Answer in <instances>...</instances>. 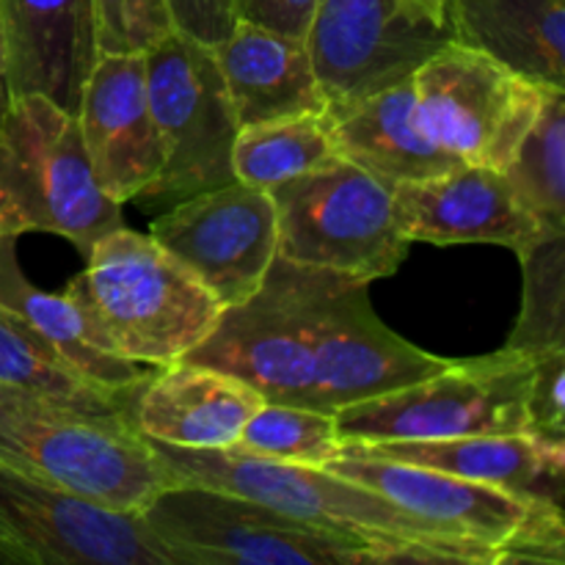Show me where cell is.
<instances>
[{
  "mask_svg": "<svg viewBox=\"0 0 565 565\" xmlns=\"http://www.w3.org/2000/svg\"><path fill=\"white\" fill-rule=\"evenodd\" d=\"M180 362L237 375L265 403L340 412L439 373L450 359L397 337L370 303V281L276 257L263 287L226 307Z\"/></svg>",
  "mask_w": 565,
  "mask_h": 565,
  "instance_id": "1",
  "label": "cell"
},
{
  "mask_svg": "<svg viewBox=\"0 0 565 565\" xmlns=\"http://www.w3.org/2000/svg\"><path fill=\"white\" fill-rule=\"evenodd\" d=\"M169 472L171 486H204L248 497L287 513L309 527L353 539L370 546L375 565H392V552L403 544H423L447 552L452 563L497 565V546L430 524L403 511L379 491L326 469L265 461L230 450H196L147 439Z\"/></svg>",
  "mask_w": 565,
  "mask_h": 565,
  "instance_id": "2",
  "label": "cell"
},
{
  "mask_svg": "<svg viewBox=\"0 0 565 565\" xmlns=\"http://www.w3.org/2000/svg\"><path fill=\"white\" fill-rule=\"evenodd\" d=\"M64 296L86 315L103 351L166 367L204 342L224 307L152 235L127 226L99 237Z\"/></svg>",
  "mask_w": 565,
  "mask_h": 565,
  "instance_id": "3",
  "label": "cell"
},
{
  "mask_svg": "<svg viewBox=\"0 0 565 565\" xmlns=\"http://www.w3.org/2000/svg\"><path fill=\"white\" fill-rule=\"evenodd\" d=\"M0 467L121 513H141L171 486L130 417H94L9 384H0Z\"/></svg>",
  "mask_w": 565,
  "mask_h": 565,
  "instance_id": "4",
  "label": "cell"
},
{
  "mask_svg": "<svg viewBox=\"0 0 565 565\" xmlns=\"http://www.w3.org/2000/svg\"><path fill=\"white\" fill-rule=\"evenodd\" d=\"M119 226L121 204L99 188L75 116L42 94L14 97L0 125V235L50 232L86 257Z\"/></svg>",
  "mask_w": 565,
  "mask_h": 565,
  "instance_id": "5",
  "label": "cell"
},
{
  "mask_svg": "<svg viewBox=\"0 0 565 565\" xmlns=\"http://www.w3.org/2000/svg\"><path fill=\"white\" fill-rule=\"evenodd\" d=\"M535 356L497 351L334 412L342 445L428 441L475 434H530Z\"/></svg>",
  "mask_w": 565,
  "mask_h": 565,
  "instance_id": "6",
  "label": "cell"
},
{
  "mask_svg": "<svg viewBox=\"0 0 565 565\" xmlns=\"http://www.w3.org/2000/svg\"><path fill=\"white\" fill-rule=\"evenodd\" d=\"M268 193L281 259L364 281L392 276L406 259L412 241L397 226L392 188L340 154Z\"/></svg>",
  "mask_w": 565,
  "mask_h": 565,
  "instance_id": "7",
  "label": "cell"
},
{
  "mask_svg": "<svg viewBox=\"0 0 565 565\" xmlns=\"http://www.w3.org/2000/svg\"><path fill=\"white\" fill-rule=\"evenodd\" d=\"M138 516L177 565H375L359 541L204 486H169Z\"/></svg>",
  "mask_w": 565,
  "mask_h": 565,
  "instance_id": "8",
  "label": "cell"
},
{
  "mask_svg": "<svg viewBox=\"0 0 565 565\" xmlns=\"http://www.w3.org/2000/svg\"><path fill=\"white\" fill-rule=\"evenodd\" d=\"M143 58L149 108L163 141V169L136 202L169 210L193 193L235 182L232 147L241 121L213 47L171 31Z\"/></svg>",
  "mask_w": 565,
  "mask_h": 565,
  "instance_id": "9",
  "label": "cell"
},
{
  "mask_svg": "<svg viewBox=\"0 0 565 565\" xmlns=\"http://www.w3.org/2000/svg\"><path fill=\"white\" fill-rule=\"evenodd\" d=\"M425 132L461 163L502 171L533 125L546 86L447 39L412 72Z\"/></svg>",
  "mask_w": 565,
  "mask_h": 565,
  "instance_id": "10",
  "label": "cell"
},
{
  "mask_svg": "<svg viewBox=\"0 0 565 565\" xmlns=\"http://www.w3.org/2000/svg\"><path fill=\"white\" fill-rule=\"evenodd\" d=\"M6 565H177L138 513L108 511L0 467Z\"/></svg>",
  "mask_w": 565,
  "mask_h": 565,
  "instance_id": "11",
  "label": "cell"
},
{
  "mask_svg": "<svg viewBox=\"0 0 565 565\" xmlns=\"http://www.w3.org/2000/svg\"><path fill=\"white\" fill-rule=\"evenodd\" d=\"M149 235L224 309L246 303L279 257L274 199L237 180L171 204L152 221Z\"/></svg>",
  "mask_w": 565,
  "mask_h": 565,
  "instance_id": "12",
  "label": "cell"
},
{
  "mask_svg": "<svg viewBox=\"0 0 565 565\" xmlns=\"http://www.w3.org/2000/svg\"><path fill=\"white\" fill-rule=\"evenodd\" d=\"M447 39L408 20L397 0H318L307 50L326 103L337 105L408 77Z\"/></svg>",
  "mask_w": 565,
  "mask_h": 565,
  "instance_id": "13",
  "label": "cell"
},
{
  "mask_svg": "<svg viewBox=\"0 0 565 565\" xmlns=\"http://www.w3.org/2000/svg\"><path fill=\"white\" fill-rule=\"evenodd\" d=\"M75 119L94 177L114 202H130L158 180L163 141L149 108L143 53H99Z\"/></svg>",
  "mask_w": 565,
  "mask_h": 565,
  "instance_id": "14",
  "label": "cell"
},
{
  "mask_svg": "<svg viewBox=\"0 0 565 565\" xmlns=\"http://www.w3.org/2000/svg\"><path fill=\"white\" fill-rule=\"evenodd\" d=\"M392 204L412 243H494L519 254L546 232L513 196L505 174L480 163L401 182L392 188Z\"/></svg>",
  "mask_w": 565,
  "mask_h": 565,
  "instance_id": "15",
  "label": "cell"
},
{
  "mask_svg": "<svg viewBox=\"0 0 565 565\" xmlns=\"http://www.w3.org/2000/svg\"><path fill=\"white\" fill-rule=\"evenodd\" d=\"M326 472L353 480L364 489L401 505L430 524L483 541L500 550L527 519L535 502H524L494 486L475 483L441 469L392 461L342 447L340 456L323 463Z\"/></svg>",
  "mask_w": 565,
  "mask_h": 565,
  "instance_id": "16",
  "label": "cell"
},
{
  "mask_svg": "<svg viewBox=\"0 0 565 565\" xmlns=\"http://www.w3.org/2000/svg\"><path fill=\"white\" fill-rule=\"evenodd\" d=\"M11 97L42 94L77 116L97 61L94 0H0Z\"/></svg>",
  "mask_w": 565,
  "mask_h": 565,
  "instance_id": "17",
  "label": "cell"
},
{
  "mask_svg": "<svg viewBox=\"0 0 565 565\" xmlns=\"http://www.w3.org/2000/svg\"><path fill=\"white\" fill-rule=\"evenodd\" d=\"M263 403V395L237 375L207 364L174 362L138 386L130 419L147 439L224 450Z\"/></svg>",
  "mask_w": 565,
  "mask_h": 565,
  "instance_id": "18",
  "label": "cell"
},
{
  "mask_svg": "<svg viewBox=\"0 0 565 565\" xmlns=\"http://www.w3.org/2000/svg\"><path fill=\"white\" fill-rule=\"evenodd\" d=\"M340 158L373 174L386 188L441 174L461 160L425 132L412 75L364 97L326 108Z\"/></svg>",
  "mask_w": 565,
  "mask_h": 565,
  "instance_id": "19",
  "label": "cell"
},
{
  "mask_svg": "<svg viewBox=\"0 0 565 565\" xmlns=\"http://www.w3.org/2000/svg\"><path fill=\"white\" fill-rule=\"evenodd\" d=\"M345 450L441 469L475 483L494 486L524 502L563 505L565 445L533 434H475L428 441H373Z\"/></svg>",
  "mask_w": 565,
  "mask_h": 565,
  "instance_id": "20",
  "label": "cell"
},
{
  "mask_svg": "<svg viewBox=\"0 0 565 565\" xmlns=\"http://www.w3.org/2000/svg\"><path fill=\"white\" fill-rule=\"evenodd\" d=\"M241 125L323 114L329 108L307 42L252 22H235L213 47Z\"/></svg>",
  "mask_w": 565,
  "mask_h": 565,
  "instance_id": "21",
  "label": "cell"
},
{
  "mask_svg": "<svg viewBox=\"0 0 565 565\" xmlns=\"http://www.w3.org/2000/svg\"><path fill=\"white\" fill-rule=\"evenodd\" d=\"M447 31L522 81L565 88V0H447Z\"/></svg>",
  "mask_w": 565,
  "mask_h": 565,
  "instance_id": "22",
  "label": "cell"
},
{
  "mask_svg": "<svg viewBox=\"0 0 565 565\" xmlns=\"http://www.w3.org/2000/svg\"><path fill=\"white\" fill-rule=\"evenodd\" d=\"M0 307L22 320L33 334L53 345L72 367L88 381L116 395H132L149 370L130 359L110 356L103 351L97 334L86 315L64 296V292H44L28 281L17 259V237L0 235Z\"/></svg>",
  "mask_w": 565,
  "mask_h": 565,
  "instance_id": "23",
  "label": "cell"
},
{
  "mask_svg": "<svg viewBox=\"0 0 565 565\" xmlns=\"http://www.w3.org/2000/svg\"><path fill=\"white\" fill-rule=\"evenodd\" d=\"M0 384L36 392L94 417H130L132 395H116L77 373L53 345L0 307Z\"/></svg>",
  "mask_w": 565,
  "mask_h": 565,
  "instance_id": "24",
  "label": "cell"
},
{
  "mask_svg": "<svg viewBox=\"0 0 565 565\" xmlns=\"http://www.w3.org/2000/svg\"><path fill=\"white\" fill-rule=\"evenodd\" d=\"M502 174L546 232H565V88H544L539 114Z\"/></svg>",
  "mask_w": 565,
  "mask_h": 565,
  "instance_id": "25",
  "label": "cell"
},
{
  "mask_svg": "<svg viewBox=\"0 0 565 565\" xmlns=\"http://www.w3.org/2000/svg\"><path fill=\"white\" fill-rule=\"evenodd\" d=\"M337 149L329 119L323 114L287 116V119L241 125L232 147V171L243 185L270 191L279 182L318 169Z\"/></svg>",
  "mask_w": 565,
  "mask_h": 565,
  "instance_id": "26",
  "label": "cell"
},
{
  "mask_svg": "<svg viewBox=\"0 0 565 565\" xmlns=\"http://www.w3.org/2000/svg\"><path fill=\"white\" fill-rule=\"evenodd\" d=\"M522 312L505 351L541 356L565 348V232H544L519 252Z\"/></svg>",
  "mask_w": 565,
  "mask_h": 565,
  "instance_id": "27",
  "label": "cell"
},
{
  "mask_svg": "<svg viewBox=\"0 0 565 565\" xmlns=\"http://www.w3.org/2000/svg\"><path fill=\"white\" fill-rule=\"evenodd\" d=\"M224 450L323 469V463L340 456L342 441L334 414L287 403H263L243 425L241 436Z\"/></svg>",
  "mask_w": 565,
  "mask_h": 565,
  "instance_id": "28",
  "label": "cell"
},
{
  "mask_svg": "<svg viewBox=\"0 0 565 565\" xmlns=\"http://www.w3.org/2000/svg\"><path fill=\"white\" fill-rule=\"evenodd\" d=\"M99 53H147L174 31L163 0H94Z\"/></svg>",
  "mask_w": 565,
  "mask_h": 565,
  "instance_id": "29",
  "label": "cell"
},
{
  "mask_svg": "<svg viewBox=\"0 0 565 565\" xmlns=\"http://www.w3.org/2000/svg\"><path fill=\"white\" fill-rule=\"evenodd\" d=\"M550 563L565 565V519L563 505L535 502L522 527L497 550V565Z\"/></svg>",
  "mask_w": 565,
  "mask_h": 565,
  "instance_id": "30",
  "label": "cell"
},
{
  "mask_svg": "<svg viewBox=\"0 0 565 565\" xmlns=\"http://www.w3.org/2000/svg\"><path fill=\"white\" fill-rule=\"evenodd\" d=\"M527 417L530 434L565 445V348L535 356Z\"/></svg>",
  "mask_w": 565,
  "mask_h": 565,
  "instance_id": "31",
  "label": "cell"
},
{
  "mask_svg": "<svg viewBox=\"0 0 565 565\" xmlns=\"http://www.w3.org/2000/svg\"><path fill=\"white\" fill-rule=\"evenodd\" d=\"M174 31L196 39L204 47L224 42L235 28L232 0H163Z\"/></svg>",
  "mask_w": 565,
  "mask_h": 565,
  "instance_id": "32",
  "label": "cell"
},
{
  "mask_svg": "<svg viewBox=\"0 0 565 565\" xmlns=\"http://www.w3.org/2000/svg\"><path fill=\"white\" fill-rule=\"evenodd\" d=\"M315 6L318 0H232L237 22H252L301 42H307Z\"/></svg>",
  "mask_w": 565,
  "mask_h": 565,
  "instance_id": "33",
  "label": "cell"
},
{
  "mask_svg": "<svg viewBox=\"0 0 565 565\" xmlns=\"http://www.w3.org/2000/svg\"><path fill=\"white\" fill-rule=\"evenodd\" d=\"M397 6L412 22L447 31V0H397Z\"/></svg>",
  "mask_w": 565,
  "mask_h": 565,
  "instance_id": "34",
  "label": "cell"
},
{
  "mask_svg": "<svg viewBox=\"0 0 565 565\" xmlns=\"http://www.w3.org/2000/svg\"><path fill=\"white\" fill-rule=\"evenodd\" d=\"M11 103H14V97H11V86H9V55H6L3 20H0V125H3Z\"/></svg>",
  "mask_w": 565,
  "mask_h": 565,
  "instance_id": "35",
  "label": "cell"
},
{
  "mask_svg": "<svg viewBox=\"0 0 565 565\" xmlns=\"http://www.w3.org/2000/svg\"><path fill=\"white\" fill-rule=\"evenodd\" d=\"M0 565H6V561H3V557H0Z\"/></svg>",
  "mask_w": 565,
  "mask_h": 565,
  "instance_id": "36",
  "label": "cell"
}]
</instances>
